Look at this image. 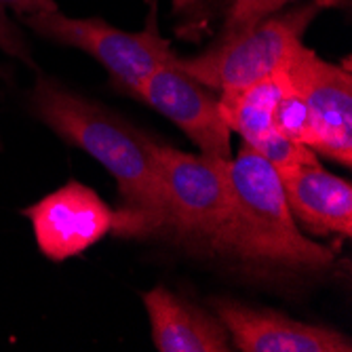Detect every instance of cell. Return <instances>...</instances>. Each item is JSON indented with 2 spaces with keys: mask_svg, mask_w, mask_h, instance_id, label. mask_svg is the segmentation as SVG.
Listing matches in <instances>:
<instances>
[{
  "mask_svg": "<svg viewBox=\"0 0 352 352\" xmlns=\"http://www.w3.org/2000/svg\"><path fill=\"white\" fill-rule=\"evenodd\" d=\"M32 112L63 142L93 156L116 182L122 201L114 236L165 239L169 203L156 142L114 110L87 100L55 78H38L30 95Z\"/></svg>",
  "mask_w": 352,
  "mask_h": 352,
  "instance_id": "cell-1",
  "label": "cell"
},
{
  "mask_svg": "<svg viewBox=\"0 0 352 352\" xmlns=\"http://www.w3.org/2000/svg\"><path fill=\"white\" fill-rule=\"evenodd\" d=\"M232 223L219 258L264 278H308L327 272L336 255L310 241L296 223L276 169L251 146L226 161Z\"/></svg>",
  "mask_w": 352,
  "mask_h": 352,
  "instance_id": "cell-2",
  "label": "cell"
},
{
  "mask_svg": "<svg viewBox=\"0 0 352 352\" xmlns=\"http://www.w3.org/2000/svg\"><path fill=\"white\" fill-rule=\"evenodd\" d=\"M318 13L314 0H298L251 25L211 38L201 53L177 57V63L217 93L255 85L289 63Z\"/></svg>",
  "mask_w": 352,
  "mask_h": 352,
  "instance_id": "cell-3",
  "label": "cell"
},
{
  "mask_svg": "<svg viewBox=\"0 0 352 352\" xmlns=\"http://www.w3.org/2000/svg\"><path fill=\"white\" fill-rule=\"evenodd\" d=\"M154 150L169 203L165 241L205 258L219 255L232 223L228 158L192 154L158 142Z\"/></svg>",
  "mask_w": 352,
  "mask_h": 352,
  "instance_id": "cell-4",
  "label": "cell"
},
{
  "mask_svg": "<svg viewBox=\"0 0 352 352\" xmlns=\"http://www.w3.org/2000/svg\"><path fill=\"white\" fill-rule=\"evenodd\" d=\"M19 21L45 41L91 55L108 70L114 87L131 98L156 68L177 57L171 43L154 28L126 32L98 17H68L59 9L25 15Z\"/></svg>",
  "mask_w": 352,
  "mask_h": 352,
  "instance_id": "cell-5",
  "label": "cell"
},
{
  "mask_svg": "<svg viewBox=\"0 0 352 352\" xmlns=\"http://www.w3.org/2000/svg\"><path fill=\"white\" fill-rule=\"evenodd\" d=\"M283 74L308 106L314 129L310 150L350 167L352 74L348 59L344 63H333L302 45L283 68Z\"/></svg>",
  "mask_w": 352,
  "mask_h": 352,
  "instance_id": "cell-6",
  "label": "cell"
},
{
  "mask_svg": "<svg viewBox=\"0 0 352 352\" xmlns=\"http://www.w3.org/2000/svg\"><path fill=\"white\" fill-rule=\"evenodd\" d=\"M179 57V55H177ZM177 57L156 68L140 87L135 100L169 118L184 135L211 158H232L230 126L219 110V93L184 72Z\"/></svg>",
  "mask_w": 352,
  "mask_h": 352,
  "instance_id": "cell-7",
  "label": "cell"
},
{
  "mask_svg": "<svg viewBox=\"0 0 352 352\" xmlns=\"http://www.w3.org/2000/svg\"><path fill=\"white\" fill-rule=\"evenodd\" d=\"M21 213L32 223L41 253L57 264L98 245L116 223V211L80 182H68Z\"/></svg>",
  "mask_w": 352,
  "mask_h": 352,
  "instance_id": "cell-8",
  "label": "cell"
},
{
  "mask_svg": "<svg viewBox=\"0 0 352 352\" xmlns=\"http://www.w3.org/2000/svg\"><path fill=\"white\" fill-rule=\"evenodd\" d=\"M213 314L241 352H350L352 340L342 331L310 325L276 310L255 308L230 298L211 300Z\"/></svg>",
  "mask_w": 352,
  "mask_h": 352,
  "instance_id": "cell-9",
  "label": "cell"
},
{
  "mask_svg": "<svg viewBox=\"0 0 352 352\" xmlns=\"http://www.w3.org/2000/svg\"><path fill=\"white\" fill-rule=\"evenodd\" d=\"M287 205L312 236H352V186L318 163L276 169Z\"/></svg>",
  "mask_w": 352,
  "mask_h": 352,
  "instance_id": "cell-10",
  "label": "cell"
},
{
  "mask_svg": "<svg viewBox=\"0 0 352 352\" xmlns=\"http://www.w3.org/2000/svg\"><path fill=\"white\" fill-rule=\"evenodd\" d=\"M152 344L158 352H228L230 336L221 321L167 287L144 294Z\"/></svg>",
  "mask_w": 352,
  "mask_h": 352,
  "instance_id": "cell-11",
  "label": "cell"
},
{
  "mask_svg": "<svg viewBox=\"0 0 352 352\" xmlns=\"http://www.w3.org/2000/svg\"><path fill=\"white\" fill-rule=\"evenodd\" d=\"M298 0H173L175 32L184 41L201 43L260 21Z\"/></svg>",
  "mask_w": 352,
  "mask_h": 352,
  "instance_id": "cell-12",
  "label": "cell"
},
{
  "mask_svg": "<svg viewBox=\"0 0 352 352\" xmlns=\"http://www.w3.org/2000/svg\"><path fill=\"white\" fill-rule=\"evenodd\" d=\"M280 93V74L260 80L255 85L221 91L219 93V110L221 116L236 131L247 146H255L268 133L276 131L274 126V106Z\"/></svg>",
  "mask_w": 352,
  "mask_h": 352,
  "instance_id": "cell-13",
  "label": "cell"
},
{
  "mask_svg": "<svg viewBox=\"0 0 352 352\" xmlns=\"http://www.w3.org/2000/svg\"><path fill=\"white\" fill-rule=\"evenodd\" d=\"M59 9L55 0H0V51H5L9 57L34 68V59L28 45V38L23 36V30L17 25V19L25 15H34L43 11Z\"/></svg>",
  "mask_w": 352,
  "mask_h": 352,
  "instance_id": "cell-14",
  "label": "cell"
},
{
  "mask_svg": "<svg viewBox=\"0 0 352 352\" xmlns=\"http://www.w3.org/2000/svg\"><path fill=\"white\" fill-rule=\"evenodd\" d=\"M280 74V93L274 106V126L276 131L283 133L302 146H312L314 140V129H312V118L308 112L306 102L302 95L292 87V82L285 78L283 70Z\"/></svg>",
  "mask_w": 352,
  "mask_h": 352,
  "instance_id": "cell-15",
  "label": "cell"
},
{
  "mask_svg": "<svg viewBox=\"0 0 352 352\" xmlns=\"http://www.w3.org/2000/svg\"><path fill=\"white\" fill-rule=\"evenodd\" d=\"M318 9H340V11H350L352 9V0H314Z\"/></svg>",
  "mask_w": 352,
  "mask_h": 352,
  "instance_id": "cell-16",
  "label": "cell"
},
{
  "mask_svg": "<svg viewBox=\"0 0 352 352\" xmlns=\"http://www.w3.org/2000/svg\"><path fill=\"white\" fill-rule=\"evenodd\" d=\"M154 3H156V0H154Z\"/></svg>",
  "mask_w": 352,
  "mask_h": 352,
  "instance_id": "cell-17",
  "label": "cell"
}]
</instances>
